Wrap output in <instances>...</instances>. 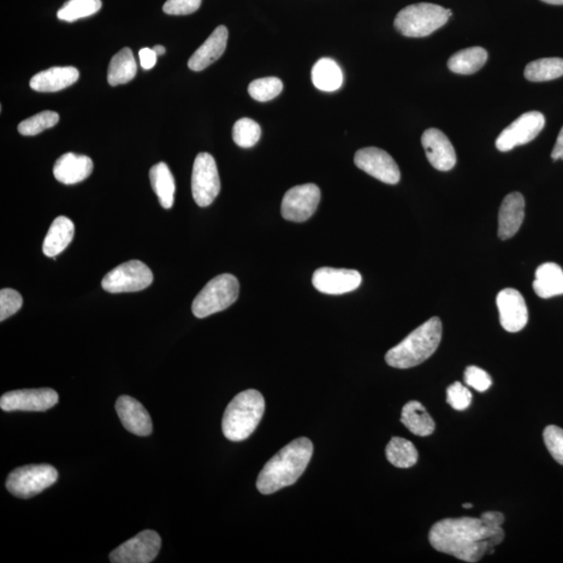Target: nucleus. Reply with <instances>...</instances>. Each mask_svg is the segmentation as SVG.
Here are the masks:
<instances>
[{
  "label": "nucleus",
  "mask_w": 563,
  "mask_h": 563,
  "mask_svg": "<svg viewBox=\"0 0 563 563\" xmlns=\"http://www.w3.org/2000/svg\"><path fill=\"white\" fill-rule=\"evenodd\" d=\"M505 537L501 526L486 524L480 519H446L432 526L429 542L438 552L462 561L476 563L484 555L495 553V547Z\"/></svg>",
  "instance_id": "nucleus-1"
},
{
  "label": "nucleus",
  "mask_w": 563,
  "mask_h": 563,
  "mask_svg": "<svg viewBox=\"0 0 563 563\" xmlns=\"http://www.w3.org/2000/svg\"><path fill=\"white\" fill-rule=\"evenodd\" d=\"M313 443L307 437L289 442L269 460L260 472L257 489L262 495H271L293 485L312 458Z\"/></svg>",
  "instance_id": "nucleus-2"
},
{
  "label": "nucleus",
  "mask_w": 563,
  "mask_h": 563,
  "mask_svg": "<svg viewBox=\"0 0 563 563\" xmlns=\"http://www.w3.org/2000/svg\"><path fill=\"white\" fill-rule=\"evenodd\" d=\"M442 336L441 319L432 317L409 334L398 346L390 348L385 355V361L395 369H411L425 363L435 353Z\"/></svg>",
  "instance_id": "nucleus-3"
},
{
  "label": "nucleus",
  "mask_w": 563,
  "mask_h": 563,
  "mask_svg": "<svg viewBox=\"0 0 563 563\" xmlns=\"http://www.w3.org/2000/svg\"><path fill=\"white\" fill-rule=\"evenodd\" d=\"M265 400L258 390L248 389L237 395L225 409L223 432L231 442L247 440L262 419Z\"/></svg>",
  "instance_id": "nucleus-4"
},
{
  "label": "nucleus",
  "mask_w": 563,
  "mask_h": 563,
  "mask_svg": "<svg viewBox=\"0 0 563 563\" xmlns=\"http://www.w3.org/2000/svg\"><path fill=\"white\" fill-rule=\"evenodd\" d=\"M452 16V11L441 5L420 3L401 10L395 20V27L405 37L423 38L442 27Z\"/></svg>",
  "instance_id": "nucleus-5"
},
{
  "label": "nucleus",
  "mask_w": 563,
  "mask_h": 563,
  "mask_svg": "<svg viewBox=\"0 0 563 563\" xmlns=\"http://www.w3.org/2000/svg\"><path fill=\"white\" fill-rule=\"evenodd\" d=\"M239 282L233 275L217 276L207 284L192 303V312L205 318L232 306L239 295Z\"/></svg>",
  "instance_id": "nucleus-6"
},
{
  "label": "nucleus",
  "mask_w": 563,
  "mask_h": 563,
  "mask_svg": "<svg viewBox=\"0 0 563 563\" xmlns=\"http://www.w3.org/2000/svg\"><path fill=\"white\" fill-rule=\"evenodd\" d=\"M58 471L50 465H31L16 468L5 482L10 493L29 499L51 488L58 480Z\"/></svg>",
  "instance_id": "nucleus-7"
},
{
  "label": "nucleus",
  "mask_w": 563,
  "mask_h": 563,
  "mask_svg": "<svg viewBox=\"0 0 563 563\" xmlns=\"http://www.w3.org/2000/svg\"><path fill=\"white\" fill-rule=\"evenodd\" d=\"M152 272L139 260H130L118 265L103 278L102 286L111 293L141 292L151 285Z\"/></svg>",
  "instance_id": "nucleus-8"
},
{
  "label": "nucleus",
  "mask_w": 563,
  "mask_h": 563,
  "mask_svg": "<svg viewBox=\"0 0 563 563\" xmlns=\"http://www.w3.org/2000/svg\"><path fill=\"white\" fill-rule=\"evenodd\" d=\"M192 191L194 201L199 207L210 206L221 192L217 165L208 152H200L194 160Z\"/></svg>",
  "instance_id": "nucleus-9"
},
{
  "label": "nucleus",
  "mask_w": 563,
  "mask_h": 563,
  "mask_svg": "<svg viewBox=\"0 0 563 563\" xmlns=\"http://www.w3.org/2000/svg\"><path fill=\"white\" fill-rule=\"evenodd\" d=\"M161 537L157 532L145 530L129 539L110 554L112 563H150L161 550Z\"/></svg>",
  "instance_id": "nucleus-10"
},
{
  "label": "nucleus",
  "mask_w": 563,
  "mask_h": 563,
  "mask_svg": "<svg viewBox=\"0 0 563 563\" xmlns=\"http://www.w3.org/2000/svg\"><path fill=\"white\" fill-rule=\"evenodd\" d=\"M321 197V189L316 184L289 189L282 200V216L289 222L304 223L316 213Z\"/></svg>",
  "instance_id": "nucleus-11"
},
{
  "label": "nucleus",
  "mask_w": 563,
  "mask_h": 563,
  "mask_svg": "<svg viewBox=\"0 0 563 563\" xmlns=\"http://www.w3.org/2000/svg\"><path fill=\"white\" fill-rule=\"evenodd\" d=\"M544 123L546 120L541 112L524 113L497 138V150L505 152L513 150L514 147L529 144L542 132Z\"/></svg>",
  "instance_id": "nucleus-12"
},
{
  "label": "nucleus",
  "mask_w": 563,
  "mask_h": 563,
  "mask_svg": "<svg viewBox=\"0 0 563 563\" xmlns=\"http://www.w3.org/2000/svg\"><path fill=\"white\" fill-rule=\"evenodd\" d=\"M355 165L375 179L395 185L401 179L398 164L388 152L378 147L361 148L355 153Z\"/></svg>",
  "instance_id": "nucleus-13"
},
{
  "label": "nucleus",
  "mask_w": 563,
  "mask_h": 563,
  "mask_svg": "<svg viewBox=\"0 0 563 563\" xmlns=\"http://www.w3.org/2000/svg\"><path fill=\"white\" fill-rule=\"evenodd\" d=\"M59 395L51 388L9 391L0 399L4 411H46L57 405Z\"/></svg>",
  "instance_id": "nucleus-14"
},
{
  "label": "nucleus",
  "mask_w": 563,
  "mask_h": 563,
  "mask_svg": "<svg viewBox=\"0 0 563 563\" xmlns=\"http://www.w3.org/2000/svg\"><path fill=\"white\" fill-rule=\"evenodd\" d=\"M363 282L360 272L354 270L322 268L314 271L313 286L319 293L331 295L354 292Z\"/></svg>",
  "instance_id": "nucleus-15"
},
{
  "label": "nucleus",
  "mask_w": 563,
  "mask_h": 563,
  "mask_svg": "<svg viewBox=\"0 0 563 563\" xmlns=\"http://www.w3.org/2000/svg\"><path fill=\"white\" fill-rule=\"evenodd\" d=\"M497 306L504 330L517 333L528 323V309L523 295L512 288L503 289L497 296Z\"/></svg>",
  "instance_id": "nucleus-16"
},
{
  "label": "nucleus",
  "mask_w": 563,
  "mask_h": 563,
  "mask_svg": "<svg viewBox=\"0 0 563 563\" xmlns=\"http://www.w3.org/2000/svg\"><path fill=\"white\" fill-rule=\"evenodd\" d=\"M422 145L426 159L440 171L454 168L457 158L452 144L441 129H428L422 136Z\"/></svg>",
  "instance_id": "nucleus-17"
},
{
  "label": "nucleus",
  "mask_w": 563,
  "mask_h": 563,
  "mask_svg": "<svg viewBox=\"0 0 563 563\" xmlns=\"http://www.w3.org/2000/svg\"><path fill=\"white\" fill-rule=\"evenodd\" d=\"M116 412L124 428L138 436H148L152 432L150 413L141 403L129 395H121L116 402Z\"/></svg>",
  "instance_id": "nucleus-18"
},
{
  "label": "nucleus",
  "mask_w": 563,
  "mask_h": 563,
  "mask_svg": "<svg viewBox=\"0 0 563 563\" xmlns=\"http://www.w3.org/2000/svg\"><path fill=\"white\" fill-rule=\"evenodd\" d=\"M93 170L92 160L87 156L64 153L53 166V176L65 185H74L90 176Z\"/></svg>",
  "instance_id": "nucleus-19"
},
{
  "label": "nucleus",
  "mask_w": 563,
  "mask_h": 563,
  "mask_svg": "<svg viewBox=\"0 0 563 563\" xmlns=\"http://www.w3.org/2000/svg\"><path fill=\"white\" fill-rule=\"evenodd\" d=\"M228 38V28L224 26L218 27L189 59L188 67L193 71H201L209 67L223 55L227 49Z\"/></svg>",
  "instance_id": "nucleus-20"
},
{
  "label": "nucleus",
  "mask_w": 563,
  "mask_h": 563,
  "mask_svg": "<svg viewBox=\"0 0 563 563\" xmlns=\"http://www.w3.org/2000/svg\"><path fill=\"white\" fill-rule=\"evenodd\" d=\"M525 218V199L519 192L508 194L504 199L499 212V235L502 240L512 238L519 232Z\"/></svg>",
  "instance_id": "nucleus-21"
},
{
  "label": "nucleus",
  "mask_w": 563,
  "mask_h": 563,
  "mask_svg": "<svg viewBox=\"0 0 563 563\" xmlns=\"http://www.w3.org/2000/svg\"><path fill=\"white\" fill-rule=\"evenodd\" d=\"M80 78L74 67H52L33 76L29 86L38 92H57L74 85Z\"/></svg>",
  "instance_id": "nucleus-22"
},
{
  "label": "nucleus",
  "mask_w": 563,
  "mask_h": 563,
  "mask_svg": "<svg viewBox=\"0 0 563 563\" xmlns=\"http://www.w3.org/2000/svg\"><path fill=\"white\" fill-rule=\"evenodd\" d=\"M74 236V224L66 216H59L52 222L43 242L46 257L56 259L66 248Z\"/></svg>",
  "instance_id": "nucleus-23"
},
{
  "label": "nucleus",
  "mask_w": 563,
  "mask_h": 563,
  "mask_svg": "<svg viewBox=\"0 0 563 563\" xmlns=\"http://www.w3.org/2000/svg\"><path fill=\"white\" fill-rule=\"evenodd\" d=\"M533 289L542 299L563 294V270L559 264H542L536 270Z\"/></svg>",
  "instance_id": "nucleus-24"
},
{
  "label": "nucleus",
  "mask_w": 563,
  "mask_h": 563,
  "mask_svg": "<svg viewBox=\"0 0 563 563\" xmlns=\"http://www.w3.org/2000/svg\"><path fill=\"white\" fill-rule=\"evenodd\" d=\"M401 423L404 425L411 434L418 436H429L434 434L435 430L434 418H432L428 411H426L422 403L418 401L408 402L407 404L403 407Z\"/></svg>",
  "instance_id": "nucleus-25"
},
{
  "label": "nucleus",
  "mask_w": 563,
  "mask_h": 563,
  "mask_svg": "<svg viewBox=\"0 0 563 563\" xmlns=\"http://www.w3.org/2000/svg\"><path fill=\"white\" fill-rule=\"evenodd\" d=\"M150 180L153 192L164 209L174 206L176 184L173 174L164 162L153 165L150 170Z\"/></svg>",
  "instance_id": "nucleus-26"
},
{
  "label": "nucleus",
  "mask_w": 563,
  "mask_h": 563,
  "mask_svg": "<svg viewBox=\"0 0 563 563\" xmlns=\"http://www.w3.org/2000/svg\"><path fill=\"white\" fill-rule=\"evenodd\" d=\"M489 53L483 47L473 46L456 52L448 61V67L458 74H473L481 69L488 61Z\"/></svg>",
  "instance_id": "nucleus-27"
},
{
  "label": "nucleus",
  "mask_w": 563,
  "mask_h": 563,
  "mask_svg": "<svg viewBox=\"0 0 563 563\" xmlns=\"http://www.w3.org/2000/svg\"><path fill=\"white\" fill-rule=\"evenodd\" d=\"M312 82L319 90L333 92L342 85V71L338 64L330 58L318 60L312 68Z\"/></svg>",
  "instance_id": "nucleus-28"
},
{
  "label": "nucleus",
  "mask_w": 563,
  "mask_h": 563,
  "mask_svg": "<svg viewBox=\"0 0 563 563\" xmlns=\"http://www.w3.org/2000/svg\"><path fill=\"white\" fill-rule=\"evenodd\" d=\"M137 74V63H136L133 51L129 47H124L118 51L108 68V82L113 87L127 84L132 81Z\"/></svg>",
  "instance_id": "nucleus-29"
},
{
  "label": "nucleus",
  "mask_w": 563,
  "mask_h": 563,
  "mask_svg": "<svg viewBox=\"0 0 563 563\" xmlns=\"http://www.w3.org/2000/svg\"><path fill=\"white\" fill-rule=\"evenodd\" d=\"M525 78L530 82H548L563 76V59L544 58L527 65Z\"/></svg>",
  "instance_id": "nucleus-30"
},
{
  "label": "nucleus",
  "mask_w": 563,
  "mask_h": 563,
  "mask_svg": "<svg viewBox=\"0 0 563 563\" xmlns=\"http://www.w3.org/2000/svg\"><path fill=\"white\" fill-rule=\"evenodd\" d=\"M387 457L395 467L409 468L417 465L418 453L411 442L402 437H393L387 447Z\"/></svg>",
  "instance_id": "nucleus-31"
},
{
  "label": "nucleus",
  "mask_w": 563,
  "mask_h": 563,
  "mask_svg": "<svg viewBox=\"0 0 563 563\" xmlns=\"http://www.w3.org/2000/svg\"><path fill=\"white\" fill-rule=\"evenodd\" d=\"M102 0H68L58 12L60 20L74 22L97 14L102 9Z\"/></svg>",
  "instance_id": "nucleus-32"
},
{
  "label": "nucleus",
  "mask_w": 563,
  "mask_h": 563,
  "mask_svg": "<svg viewBox=\"0 0 563 563\" xmlns=\"http://www.w3.org/2000/svg\"><path fill=\"white\" fill-rule=\"evenodd\" d=\"M261 137L259 124L251 118H241L237 121L233 128V140L243 148H250L258 144Z\"/></svg>",
  "instance_id": "nucleus-33"
},
{
  "label": "nucleus",
  "mask_w": 563,
  "mask_h": 563,
  "mask_svg": "<svg viewBox=\"0 0 563 563\" xmlns=\"http://www.w3.org/2000/svg\"><path fill=\"white\" fill-rule=\"evenodd\" d=\"M59 121V114L52 111H43L27 118L18 126V132L23 136H35L43 130L55 127Z\"/></svg>",
  "instance_id": "nucleus-34"
},
{
  "label": "nucleus",
  "mask_w": 563,
  "mask_h": 563,
  "mask_svg": "<svg viewBox=\"0 0 563 563\" xmlns=\"http://www.w3.org/2000/svg\"><path fill=\"white\" fill-rule=\"evenodd\" d=\"M283 91V82L278 78L258 79L248 86V93L257 102L265 103L276 98Z\"/></svg>",
  "instance_id": "nucleus-35"
},
{
  "label": "nucleus",
  "mask_w": 563,
  "mask_h": 563,
  "mask_svg": "<svg viewBox=\"0 0 563 563\" xmlns=\"http://www.w3.org/2000/svg\"><path fill=\"white\" fill-rule=\"evenodd\" d=\"M23 304L22 296L14 289L4 288L0 292V321L14 316L21 309Z\"/></svg>",
  "instance_id": "nucleus-36"
},
{
  "label": "nucleus",
  "mask_w": 563,
  "mask_h": 563,
  "mask_svg": "<svg viewBox=\"0 0 563 563\" xmlns=\"http://www.w3.org/2000/svg\"><path fill=\"white\" fill-rule=\"evenodd\" d=\"M543 441L553 458L563 465V430L551 425L543 431Z\"/></svg>",
  "instance_id": "nucleus-37"
},
{
  "label": "nucleus",
  "mask_w": 563,
  "mask_h": 563,
  "mask_svg": "<svg viewBox=\"0 0 563 563\" xmlns=\"http://www.w3.org/2000/svg\"><path fill=\"white\" fill-rule=\"evenodd\" d=\"M472 400L471 391L460 382H455L448 387L447 402L455 411H465L466 408L470 407Z\"/></svg>",
  "instance_id": "nucleus-38"
},
{
  "label": "nucleus",
  "mask_w": 563,
  "mask_h": 563,
  "mask_svg": "<svg viewBox=\"0 0 563 563\" xmlns=\"http://www.w3.org/2000/svg\"><path fill=\"white\" fill-rule=\"evenodd\" d=\"M465 381L468 387L476 389L479 393L489 390L493 384L489 373L478 366L467 367L465 372Z\"/></svg>",
  "instance_id": "nucleus-39"
},
{
  "label": "nucleus",
  "mask_w": 563,
  "mask_h": 563,
  "mask_svg": "<svg viewBox=\"0 0 563 563\" xmlns=\"http://www.w3.org/2000/svg\"><path fill=\"white\" fill-rule=\"evenodd\" d=\"M201 0H168L163 5L164 13L168 15H189L197 12Z\"/></svg>",
  "instance_id": "nucleus-40"
},
{
  "label": "nucleus",
  "mask_w": 563,
  "mask_h": 563,
  "mask_svg": "<svg viewBox=\"0 0 563 563\" xmlns=\"http://www.w3.org/2000/svg\"><path fill=\"white\" fill-rule=\"evenodd\" d=\"M141 67L145 70H150L155 67L157 63V53L152 49H142L139 51Z\"/></svg>",
  "instance_id": "nucleus-41"
},
{
  "label": "nucleus",
  "mask_w": 563,
  "mask_h": 563,
  "mask_svg": "<svg viewBox=\"0 0 563 563\" xmlns=\"http://www.w3.org/2000/svg\"><path fill=\"white\" fill-rule=\"evenodd\" d=\"M481 519L485 521L486 524L493 526H502L504 521H505V518H504V515L501 512H484L481 515Z\"/></svg>",
  "instance_id": "nucleus-42"
},
{
  "label": "nucleus",
  "mask_w": 563,
  "mask_h": 563,
  "mask_svg": "<svg viewBox=\"0 0 563 563\" xmlns=\"http://www.w3.org/2000/svg\"><path fill=\"white\" fill-rule=\"evenodd\" d=\"M551 157H552L554 161H556V160H563V127L559 134V137H557Z\"/></svg>",
  "instance_id": "nucleus-43"
},
{
  "label": "nucleus",
  "mask_w": 563,
  "mask_h": 563,
  "mask_svg": "<svg viewBox=\"0 0 563 563\" xmlns=\"http://www.w3.org/2000/svg\"><path fill=\"white\" fill-rule=\"evenodd\" d=\"M152 50L157 53V56H162L166 52V50L162 45H156Z\"/></svg>",
  "instance_id": "nucleus-44"
},
{
  "label": "nucleus",
  "mask_w": 563,
  "mask_h": 563,
  "mask_svg": "<svg viewBox=\"0 0 563 563\" xmlns=\"http://www.w3.org/2000/svg\"><path fill=\"white\" fill-rule=\"evenodd\" d=\"M542 2L549 4L563 5V0H542Z\"/></svg>",
  "instance_id": "nucleus-45"
},
{
  "label": "nucleus",
  "mask_w": 563,
  "mask_h": 563,
  "mask_svg": "<svg viewBox=\"0 0 563 563\" xmlns=\"http://www.w3.org/2000/svg\"><path fill=\"white\" fill-rule=\"evenodd\" d=\"M462 507L466 508V509L472 508L473 507V504L465 503V504H464V505H462Z\"/></svg>",
  "instance_id": "nucleus-46"
}]
</instances>
